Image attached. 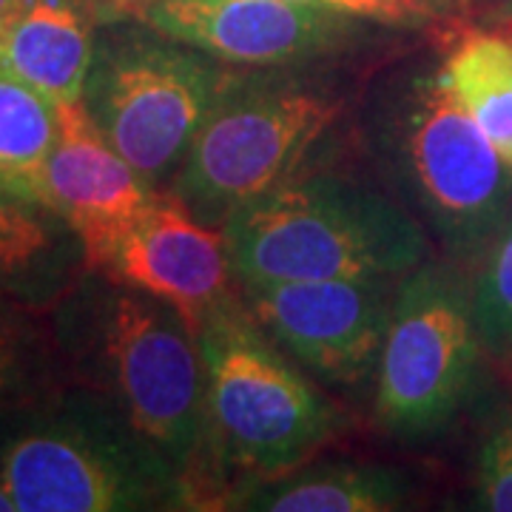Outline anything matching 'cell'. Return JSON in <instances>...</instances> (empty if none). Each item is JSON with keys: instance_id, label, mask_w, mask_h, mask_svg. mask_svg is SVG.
Wrapping results in <instances>:
<instances>
[{"instance_id": "cell-1", "label": "cell", "mask_w": 512, "mask_h": 512, "mask_svg": "<svg viewBox=\"0 0 512 512\" xmlns=\"http://www.w3.org/2000/svg\"><path fill=\"white\" fill-rule=\"evenodd\" d=\"M362 126L387 191L453 262H476L512 217V165L450 92L441 66L416 60L384 74Z\"/></svg>"}, {"instance_id": "cell-2", "label": "cell", "mask_w": 512, "mask_h": 512, "mask_svg": "<svg viewBox=\"0 0 512 512\" xmlns=\"http://www.w3.org/2000/svg\"><path fill=\"white\" fill-rule=\"evenodd\" d=\"M239 285L288 279H402L433 239L387 188L333 171L293 174L222 222Z\"/></svg>"}, {"instance_id": "cell-3", "label": "cell", "mask_w": 512, "mask_h": 512, "mask_svg": "<svg viewBox=\"0 0 512 512\" xmlns=\"http://www.w3.org/2000/svg\"><path fill=\"white\" fill-rule=\"evenodd\" d=\"M208 456L222 473L265 481L296 470L345 427V416L231 296L197 325Z\"/></svg>"}, {"instance_id": "cell-4", "label": "cell", "mask_w": 512, "mask_h": 512, "mask_svg": "<svg viewBox=\"0 0 512 512\" xmlns=\"http://www.w3.org/2000/svg\"><path fill=\"white\" fill-rule=\"evenodd\" d=\"M299 66L228 74L168 197L222 228L237 208L299 174L342 117L348 97Z\"/></svg>"}, {"instance_id": "cell-5", "label": "cell", "mask_w": 512, "mask_h": 512, "mask_svg": "<svg viewBox=\"0 0 512 512\" xmlns=\"http://www.w3.org/2000/svg\"><path fill=\"white\" fill-rule=\"evenodd\" d=\"M0 478L15 512L194 510L200 495L123 413L63 410L18 427L0 444Z\"/></svg>"}, {"instance_id": "cell-6", "label": "cell", "mask_w": 512, "mask_h": 512, "mask_svg": "<svg viewBox=\"0 0 512 512\" xmlns=\"http://www.w3.org/2000/svg\"><path fill=\"white\" fill-rule=\"evenodd\" d=\"M100 37L83 103L111 146L154 191L171 185L228 72L140 18Z\"/></svg>"}, {"instance_id": "cell-7", "label": "cell", "mask_w": 512, "mask_h": 512, "mask_svg": "<svg viewBox=\"0 0 512 512\" xmlns=\"http://www.w3.org/2000/svg\"><path fill=\"white\" fill-rule=\"evenodd\" d=\"M484 342L470 279L453 259H424L396 285L373 416L399 444L436 441L476 396Z\"/></svg>"}, {"instance_id": "cell-8", "label": "cell", "mask_w": 512, "mask_h": 512, "mask_svg": "<svg viewBox=\"0 0 512 512\" xmlns=\"http://www.w3.org/2000/svg\"><path fill=\"white\" fill-rule=\"evenodd\" d=\"M97 345L117 410L191 478L208 453L194 328L174 305L109 279L97 308Z\"/></svg>"}, {"instance_id": "cell-9", "label": "cell", "mask_w": 512, "mask_h": 512, "mask_svg": "<svg viewBox=\"0 0 512 512\" xmlns=\"http://www.w3.org/2000/svg\"><path fill=\"white\" fill-rule=\"evenodd\" d=\"M399 279H288L242 285L262 330L313 379L356 390L376 382Z\"/></svg>"}, {"instance_id": "cell-10", "label": "cell", "mask_w": 512, "mask_h": 512, "mask_svg": "<svg viewBox=\"0 0 512 512\" xmlns=\"http://www.w3.org/2000/svg\"><path fill=\"white\" fill-rule=\"evenodd\" d=\"M157 32L239 69L308 66L342 55L373 20L288 0H154L137 15Z\"/></svg>"}, {"instance_id": "cell-11", "label": "cell", "mask_w": 512, "mask_h": 512, "mask_svg": "<svg viewBox=\"0 0 512 512\" xmlns=\"http://www.w3.org/2000/svg\"><path fill=\"white\" fill-rule=\"evenodd\" d=\"M89 265L111 282L174 305L194 330L234 296L231 282L237 279L222 228L191 217L168 194H157Z\"/></svg>"}, {"instance_id": "cell-12", "label": "cell", "mask_w": 512, "mask_h": 512, "mask_svg": "<svg viewBox=\"0 0 512 512\" xmlns=\"http://www.w3.org/2000/svg\"><path fill=\"white\" fill-rule=\"evenodd\" d=\"M60 128L46 160V205L77 231L86 262L97 256L160 191L120 157L83 100L57 106Z\"/></svg>"}, {"instance_id": "cell-13", "label": "cell", "mask_w": 512, "mask_h": 512, "mask_svg": "<svg viewBox=\"0 0 512 512\" xmlns=\"http://www.w3.org/2000/svg\"><path fill=\"white\" fill-rule=\"evenodd\" d=\"M97 18L77 0H23L0 26V66L46 94L55 106L86 94Z\"/></svg>"}, {"instance_id": "cell-14", "label": "cell", "mask_w": 512, "mask_h": 512, "mask_svg": "<svg viewBox=\"0 0 512 512\" xmlns=\"http://www.w3.org/2000/svg\"><path fill=\"white\" fill-rule=\"evenodd\" d=\"M413 476L387 464H316L228 493L231 510L254 512H390L410 507Z\"/></svg>"}, {"instance_id": "cell-15", "label": "cell", "mask_w": 512, "mask_h": 512, "mask_svg": "<svg viewBox=\"0 0 512 512\" xmlns=\"http://www.w3.org/2000/svg\"><path fill=\"white\" fill-rule=\"evenodd\" d=\"M444 83L512 165V43L498 29H470L441 63Z\"/></svg>"}, {"instance_id": "cell-16", "label": "cell", "mask_w": 512, "mask_h": 512, "mask_svg": "<svg viewBox=\"0 0 512 512\" xmlns=\"http://www.w3.org/2000/svg\"><path fill=\"white\" fill-rule=\"evenodd\" d=\"M66 228L55 208L0 177V282L26 293L52 288L66 262Z\"/></svg>"}, {"instance_id": "cell-17", "label": "cell", "mask_w": 512, "mask_h": 512, "mask_svg": "<svg viewBox=\"0 0 512 512\" xmlns=\"http://www.w3.org/2000/svg\"><path fill=\"white\" fill-rule=\"evenodd\" d=\"M57 106L0 66V177L46 205V160L57 140Z\"/></svg>"}, {"instance_id": "cell-18", "label": "cell", "mask_w": 512, "mask_h": 512, "mask_svg": "<svg viewBox=\"0 0 512 512\" xmlns=\"http://www.w3.org/2000/svg\"><path fill=\"white\" fill-rule=\"evenodd\" d=\"M470 293L484 350L512 356V217L476 259Z\"/></svg>"}, {"instance_id": "cell-19", "label": "cell", "mask_w": 512, "mask_h": 512, "mask_svg": "<svg viewBox=\"0 0 512 512\" xmlns=\"http://www.w3.org/2000/svg\"><path fill=\"white\" fill-rule=\"evenodd\" d=\"M470 507L512 512V410L498 416L478 444Z\"/></svg>"}, {"instance_id": "cell-20", "label": "cell", "mask_w": 512, "mask_h": 512, "mask_svg": "<svg viewBox=\"0 0 512 512\" xmlns=\"http://www.w3.org/2000/svg\"><path fill=\"white\" fill-rule=\"evenodd\" d=\"M376 23L387 26H421L467 9V0H370Z\"/></svg>"}, {"instance_id": "cell-21", "label": "cell", "mask_w": 512, "mask_h": 512, "mask_svg": "<svg viewBox=\"0 0 512 512\" xmlns=\"http://www.w3.org/2000/svg\"><path fill=\"white\" fill-rule=\"evenodd\" d=\"M23 373V345L12 325L0 319V396H6Z\"/></svg>"}, {"instance_id": "cell-22", "label": "cell", "mask_w": 512, "mask_h": 512, "mask_svg": "<svg viewBox=\"0 0 512 512\" xmlns=\"http://www.w3.org/2000/svg\"><path fill=\"white\" fill-rule=\"evenodd\" d=\"M92 12L97 23H111L120 18H137L154 0H77Z\"/></svg>"}, {"instance_id": "cell-23", "label": "cell", "mask_w": 512, "mask_h": 512, "mask_svg": "<svg viewBox=\"0 0 512 512\" xmlns=\"http://www.w3.org/2000/svg\"><path fill=\"white\" fill-rule=\"evenodd\" d=\"M467 9L478 20H487L493 26L512 23V0H467Z\"/></svg>"}, {"instance_id": "cell-24", "label": "cell", "mask_w": 512, "mask_h": 512, "mask_svg": "<svg viewBox=\"0 0 512 512\" xmlns=\"http://www.w3.org/2000/svg\"><path fill=\"white\" fill-rule=\"evenodd\" d=\"M288 3H311V6H330V9H342V12H350V15H359V18H367L376 23L373 18V6L370 0H288Z\"/></svg>"}, {"instance_id": "cell-25", "label": "cell", "mask_w": 512, "mask_h": 512, "mask_svg": "<svg viewBox=\"0 0 512 512\" xmlns=\"http://www.w3.org/2000/svg\"><path fill=\"white\" fill-rule=\"evenodd\" d=\"M20 3H23V0H0V26L15 15V9H18Z\"/></svg>"}, {"instance_id": "cell-26", "label": "cell", "mask_w": 512, "mask_h": 512, "mask_svg": "<svg viewBox=\"0 0 512 512\" xmlns=\"http://www.w3.org/2000/svg\"><path fill=\"white\" fill-rule=\"evenodd\" d=\"M0 512H15V504H12V495L6 490L3 478H0Z\"/></svg>"}, {"instance_id": "cell-27", "label": "cell", "mask_w": 512, "mask_h": 512, "mask_svg": "<svg viewBox=\"0 0 512 512\" xmlns=\"http://www.w3.org/2000/svg\"><path fill=\"white\" fill-rule=\"evenodd\" d=\"M493 29H498V32H501V35L507 37V40L512 43V23H501V26H493Z\"/></svg>"}]
</instances>
